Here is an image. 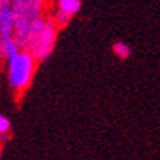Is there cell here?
Wrapping results in <instances>:
<instances>
[{
    "mask_svg": "<svg viewBox=\"0 0 160 160\" xmlns=\"http://www.w3.org/2000/svg\"><path fill=\"white\" fill-rule=\"evenodd\" d=\"M58 26L51 16H39L32 22L25 51L33 56L38 62L48 59L55 49L56 38H58Z\"/></svg>",
    "mask_w": 160,
    "mask_h": 160,
    "instance_id": "6da1fadb",
    "label": "cell"
},
{
    "mask_svg": "<svg viewBox=\"0 0 160 160\" xmlns=\"http://www.w3.org/2000/svg\"><path fill=\"white\" fill-rule=\"evenodd\" d=\"M6 65H8L9 85L15 94L16 100H19V97H22L32 85L33 77L36 74L38 61L28 51L20 49L16 56L6 59Z\"/></svg>",
    "mask_w": 160,
    "mask_h": 160,
    "instance_id": "7a4b0ae2",
    "label": "cell"
},
{
    "mask_svg": "<svg viewBox=\"0 0 160 160\" xmlns=\"http://www.w3.org/2000/svg\"><path fill=\"white\" fill-rule=\"evenodd\" d=\"M13 10L12 4L2 3L0 4V41L3 49L9 43L13 42Z\"/></svg>",
    "mask_w": 160,
    "mask_h": 160,
    "instance_id": "3957f363",
    "label": "cell"
},
{
    "mask_svg": "<svg viewBox=\"0 0 160 160\" xmlns=\"http://www.w3.org/2000/svg\"><path fill=\"white\" fill-rule=\"evenodd\" d=\"M81 9V0H56V10L63 15L75 16Z\"/></svg>",
    "mask_w": 160,
    "mask_h": 160,
    "instance_id": "277c9868",
    "label": "cell"
},
{
    "mask_svg": "<svg viewBox=\"0 0 160 160\" xmlns=\"http://www.w3.org/2000/svg\"><path fill=\"white\" fill-rule=\"evenodd\" d=\"M112 52L116 53L120 59H127L131 55V49L124 42H116V43L112 45Z\"/></svg>",
    "mask_w": 160,
    "mask_h": 160,
    "instance_id": "5b68a950",
    "label": "cell"
},
{
    "mask_svg": "<svg viewBox=\"0 0 160 160\" xmlns=\"http://www.w3.org/2000/svg\"><path fill=\"white\" fill-rule=\"evenodd\" d=\"M10 131H12L10 120H9L6 116H3V114H0V138L9 137Z\"/></svg>",
    "mask_w": 160,
    "mask_h": 160,
    "instance_id": "8992f818",
    "label": "cell"
},
{
    "mask_svg": "<svg viewBox=\"0 0 160 160\" xmlns=\"http://www.w3.org/2000/svg\"><path fill=\"white\" fill-rule=\"evenodd\" d=\"M4 61V52H3V45H2V41H0V62Z\"/></svg>",
    "mask_w": 160,
    "mask_h": 160,
    "instance_id": "52a82bcc",
    "label": "cell"
},
{
    "mask_svg": "<svg viewBox=\"0 0 160 160\" xmlns=\"http://www.w3.org/2000/svg\"><path fill=\"white\" fill-rule=\"evenodd\" d=\"M0 157H2V142H0Z\"/></svg>",
    "mask_w": 160,
    "mask_h": 160,
    "instance_id": "ba28073f",
    "label": "cell"
}]
</instances>
